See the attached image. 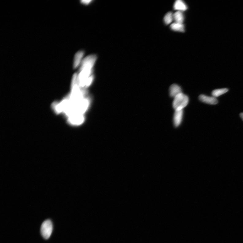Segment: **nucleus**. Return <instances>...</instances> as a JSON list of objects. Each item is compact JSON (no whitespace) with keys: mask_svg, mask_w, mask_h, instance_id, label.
Masks as SVG:
<instances>
[{"mask_svg":"<svg viewBox=\"0 0 243 243\" xmlns=\"http://www.w3.org/2000/svg\"><path fill=\"white\" fill-rule=\"evenodd\" d=\"M182 93L181 88L177 85L173 84L169 89L170 96L174 98L176 96Z\"/></svg>","mask_w":243,"mask_h":243,"instance_id":"nucleus-7","label":"nucleus"},{"mask_svg":"<svg viewBox=\"0 0 243 243\" xmlns=\"http://www.w3.org/2000/svg\"><path fill=\"white\" fill-rule=\"evenodd\" d=\"M189 101L188 97L181 93L174 98L173 103V108L175 111L183 110L188 105Z\"/></svg>","mask_w":243,"mask_h":243,"instance_id":"nucleus-3","label":"nucleus"},{"mask_svg":"<svg viewBox=\"0 0 243 243\" xmlns=\"http://www.w3.org/2000/svg\"><path fill=\"white\" fill-rule=\"evenodd\" d=\"M229 90L227 88H224L214 90L212 92L213 97L216 98L227 93Z\"/></svg>","mask_w":243,"mask_h":243,"instance_id":"nucleus-12","label":"nucleus"},{"mask_svg":"<svg viewBox=\"0 0 243 243\" xmlns=\"http://www.w3.org/2000/svg\"><path fill=\"white\" fill-rule=\"evenodd\" d=\"M78 81V75L75 74L73 77L71 95L61 102L53 105L56 112L64 113L68 117L69 122L74 124H80L84 121L82 114L87 108L89 101L88 98L83 100L86 91H80Z\"/></svg>","mask_w":243,"mask_h":243,"instance_id":"nucleus-1","label":"nucleus"},{"mask_svg":"<svg viewBox=\"0 0 243 243\" xmlns=\"http://www.w3.org/2000/svg\"><path fill=\"white\" fill-rule=\"evenodd\" d=\"M174 9L176 10L179 11H186L188 9L187 5L181 0H177L174 3Z\"/></svg>","mask_w":243,"mask_h":243,"instance_id":"nucleus-8","label":"nucleus"},{"mask_svg":"<svg viewBox=\"0 0 243 243\" xmlns=\"http://www.w3.org/2000/svg\"><path fill=\"white\" fill-rule=\"evenodd\" d=\"M174 20L173 14L171 12H168L166 14L164 18V21L166 25H169Z\"/></svg>","mask_w":243,"mask_h":243,"instance_id":"nucleus-13","label":"nucleus"},{"mask_svg":"<svg viewBox=\"0 0 243 243\" xmlns=\"http://www.w3.org/2000/svg\"><path fill=\"white\" fill-rule=\"evenodd\" d=\"M240 116L243 120V113H241L240 114Z\"/></svg>","mask_w":243,"mask_h":243,"instance_id":"nucleus-15","label":"nucleus"},{"mask_svg":"<svg viewBox=\"0 0 243 243\" xmlns=\"http://www.w3.org/2000/svg\"><path fill=\"white\" fill-rule=\"evenodd\" d=\"M174 20L175 22L183 23L184 20V16L181 11H177L173 14Z\"/></svg>","mask_w":243,"mask_h":243,"instance_id":"nucleus-11","label":"nucleus"},{"mask_svg":"<svg viewBox=\"0 0 243 243\" xmlns=\"http://www.w3.org/2000/svg\"><path fill=\"white\" fill-rule=\"evenodd\" d=\"M199 98L201 102L210 104H216L218 102V100L214 97H210L204 95H199Z\"/></svg>","mask_w":243,"mask_h":243,"instance_id":"nucleus-5","label":"nucleus"},{"mask_svg":"<svg viewBox=\"0 0 243 243\" xmlns=\"http://www.w3.org/2000/svg\"><path fill=\"white\" fill-rule=\"evenodd\" d=\"M171 29L175 31L184 32V26L183 23L175 22L171 25Z\"/></svg>","mask_w":243,"mask_h":243,"instance_id":"nucleus-10","label":"nucleus"},{"mask_svg":"<svg viewBox=\"0 0 243 243\" xmlns=\"http://www.w3.org/2000/svg\"><path fill=\"white\" fill-rule=\"evenodd\" d=\"M97 59V56L94 55H89L82 61L81 63L80 73L78 75V80L81 87L86 85V82L90 77L92 69Z\"/></svg>","mask_w":243,"mask_h":243,"instance_id":"nucleus-2","label":"nucleus"},{"mask_svg":"<svg viewBox=\"0 0 243 243\" xmlns=\"http://www.w3.org/2000/svg\"><path fill=\"white\" fill-rule=\"evenodd\" d=\"M183 110L175 111L173 117V122L175 127L180 125L183 118Z\"/></svg>","mask_w":243,"mask_h":243,"instance_id":"nucleus-6","label":"nucleus"},{"mask_svg":"<svg viewBox=\"0 0 243 243\" xmlns=\"http://www.w3.org/2000/svg\"><path fill=\"white\" fill-rule=\"evenodd\" d=\"M91 2H92V1H81L82 4L85 5H88Z\"/></svg>","mask_w":243,"mask_h":243,"instance_id":"nucleus-14","label":"nucleus"},{"mask_svg":"<svg viewBox=\"0 0 243 243\" xmlns=\"http://www.w3.org/2000/svg\"><path fill=\"white\" fill-rule=\"evenodd\" d=\"M53 230V224L51 221L47 219L43 222L41 228V234L46 239H49L51 235Z\"/></svg>","mask_w":243,"mask_h":243,"instance_id":"nucleus-4","label":"nucleus"},{"mask_svg":"<svg viewBox=\"0 0 243 243\" xmlns=\"http://www.w3.org/2000/svg\"><path fill=\"white\" fill-rule=\"evenodd\" d=\"M84 55V51H78L76 54L74 61V67L76 68L81 63L82 61V60Z\"/></svg>","mask_w":243,"mask_h":243,"instance_id":"nucleus-9","label":"nucleus"}]
</instances>
